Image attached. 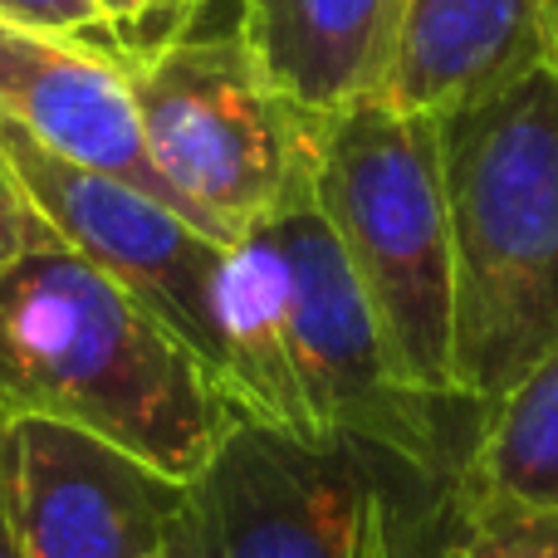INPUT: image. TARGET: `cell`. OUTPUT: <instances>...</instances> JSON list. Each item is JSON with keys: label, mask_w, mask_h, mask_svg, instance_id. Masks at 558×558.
Instances as JSON below:
<instances>
[{"label": "cell", "mask_w": 558, "mask_h": 558, "mask_svg": "<svg viewBox=\"0 0 558 558\" xmlns=\"http://www.w3.org/2000/svg\"><path fill=\"white\" fill-rule=\"evenodd\" d=\"M0 416L78 426L182 485L245 422L221 377L69 245L0 270Z\"/></svg>", "instance_id": "6da1fadb"}, {"label": "cell", "mask_w": 558, "mask_h": 558, "mask_svg": "<svg viewBox=\"0 0 558 558\" xmlns=\"http://www.w3.org/2000/svg\"><path fill=\"white\" fill-rule=\"evenodd\" d=\"M456 397L500 402L558 343V64L436 123Z\"/></svg>", "instance_id": "7a4b0ae2"}, {"label": "cell", "mask_w": 558, "mask_h": 558, "mask_svg": "<svg viewBox=\"0 0 558 558\" xmlns=\"http://www.w3.org/2000/svg\"><path fill=\"white\" fill-rule=\"evenodd\" d=\"M314 206L343 245L383 328L392 373L412 392L456 397V279L436 123L367 94L324 113Z\"/></svg>", "instance_id": "3957f363"}, {"label": "cell", "mask_w": 558, "mask_h": 558, "mask_svg": "<svg viewBox=\"0 0 558 558\" xmlns=\"http://www.w3.org/2000/svg\"><path fill=\"white\" fill-rule=\"evenodd\" d=\"M143 143L182 216L216 245L314 202L318 123L270 78L241 20L162 49H118Z\"/></svg>", "instance_id": "277c9868"}, {"label": "cell", "mask_w": 558, "mask_h": 558, "mask_svg": "<svg viewBox=\"0 0 558 558\" xmlns=\"http://www.w3.org/2000/svg\"><path fill=\"white\" fill-rule=\"evenodd\" d=\"M275 235L289 270V348L304 392V412L318 441H353L412 475H441L456 485L451 416L481 402L412 392L392 373L383 328H377L343 245L328 231L314 202L260 221Z\"/></svg>", "instance_id": "5b68a950"}, {"label": "cell", "mask_w": 558, "mask_h": 558, "mask_svg": "<svg viewBox=\"0 0 558 558\" xmlns=\"http://www.w3.org/2000/svg\"><path fill=\"white\" fill-rule=\"evenodd\" d=\"M407 465L353 441H304L235 422L186 505L162 558H353L363 514Z\"/></svg>", "instance_id": "8992f818"}, {"label": "cell", "mask_w": 558, "mask_h": 558, "mask_svg": "<svg viewBox=\"0 0 558 558\" xmlns=\"http://www.w3.org/2000/svg\"><path fill=\"white\" fill-rule=\"evenodd\" d=\"M0 153L15 167L29 206L45 226L128 289L143 308H153L216 377H221V328H216V279L226 245L202 235L172 206L147 192L88 167L59 162L54 153L25 137L0 118Z\"/></svg>", "instance_id": "52a82bcc"}, {"label": "cell", "mask_w": 558, "mask_h": 558, "mask_svg": "<svg viewBox=\"0 0 558 558\" xmlns=\"http://www.w3.org/2000/svg\"><path fill=\"white\" fill-rule=\"evenodd\" d=\"M0 505L20 558H162L186 485L45 416H0Z\"/></svg>", "instance_id": "ba28073f"}, {"label": "cell", "mask_w": 558, "mask_h": 558, "mask_svg": "<svg viewBox=\"0 0 558 558\" xmlns=\"http://www.w3.org/2000/svg\"><path fill=\"white\" fill-rule=\"evenodd\" d=\"M0 118L35 137L59 162L118 177L182 216L172 186L162 182L143 143L118 49L35 35L0 20Z\"/></svg>", "instance_id": "9c48e42d"}, {"label": "cell", "mask_w": 558, "mask_h": 558, "mask_svg": "<svg viewBox=\"0 0 558 558\" xmlns=\"http://www.w3.org/2000/svg\"><path fill=\"white\" fill-rule=\"evenodd\" d=\"M558 64V0H407L377 98L441 118Z\"/></svg>", "instance_id": "30bf717a"}, {"label": "cell", "mask_w": 558, "mask_h": 558, "mask_svg": "<svg viewBox=\"0 0 558 558\" xmlns=\"http://www.w3.org/2000/svg\"><path fill=\"white\" fill-rule=\"evenodd\" d=\"M270 78L308 113L377 94L392 54V0H241L235 10Z\"/></svg>", "instance_id": "8fae6325"}, {"label": "cell", "mask_w": 558, "mask_h": 558, "mask_svg": "<svg viewBox=\"0 0 558 558\" xmlns=\"http://www.w3.org/2000/svg\"><path fill=\"white\" fill-rule=\"evenodd\" d=\"M216 328L221 383L245 422L318 441L289 348V270L265 226H251L235 245H226L216 279Z\"/></svg>", "instance_id": "7c38bea8"}, {"label": "cell", "mask_w": 558, "mask_h": 558, "mask_svg": "<svg viewBox=\"0 0 558 558\" xmlns=\"http://www.w3.org/2000/svg\"><path fill=\"white\" fill-rule=\"evenodd\" d=\"M451 500L461 514H558V343L481 412Z\"/></svg>", "instance_id": "4fadbf2b"}, {"label": "cell", "mask_w": 558, "mask_h": 558, "mask_svg": "<svg viewBox=\"0 0 558 558\" xmlns=\"http://www.w3.org/2000/svg\"><path fill=\"white\" fill-rule=\"evenodd\" d=\"M432 558H558V514H461Z\"/></svg>", "instance_id": "5bb4252c"}, {"label": "cell", "mask_w": 558, "mask_h": 558, "mask_svg": "<svg viewBox=\"0 0 558 558\" xmlns=\"http://www.w3.org/2000/svg\"><path fill=\"white\" fill-rule=\"evenodd\" d=\"M0 20L35 35H64L78 45H98V49H118L113 25L104 20L98 0H0Z\"/></svg>", "instance_id": "9a60e30c"}, {"label": "cell", "mask_w": 558, "mask_h": 558, "mask_svg": "<svg viewBox=\"0 0 558 558\" xmlns=\"http://www.w3.org/2000/svg\"><path fill=\"white\" fill-rule=\"evenodd\" d=\"M45 245H59V235L49 231L45 216L29 206L15 167H10L5 153H0V270L25 260L29 251H45Z\"/></svg>", "instance_id": "2e32d148"}, {"label": "cell", "mask_w": 558, "mask_h": 558, "mask_svg": "<svg viewBox=\"0 0 558 558\" xmlns=\"http://www.w3.org/2000/svg\"><path fill=\"white\" fill-rule=\"evenodd\" d=\"M206 10H211V0H147L143 25L133 29V39L123 49H162L172 39H186L202 25Z\"/></svg>", "instance_id": "e0dca14e"}, {"label": "cell", "mask_w": 558, "mask_h": 558, "mask_svg": "<svg viewBox=\"0 0 558 558\" xmlns=\"http://www.w3.org/2000/svg\"><path fill=\"white\" fill-rule=\"evenodd\" d=\"M353 558H397V520H392V495H377L363 514Z\"/></svg>", "instance_id": "ac0fdd59"}, {"label": "cell", "mask_w": 558, "mask_h": 558, "mask_svg": "<svg viewBox=\"0 0 558 558\" xmlns=\"http://www.w3.org/2000/svg\"><path fill=\"white\" fill-rule=\"evenodd\" d=\"M98 10H104V20L113 25V35H118V49L133 39V29L143 25V15H147V0H98Z\"/></svg>", "instance_id": "d6986e66"}, {"label": "cell", "mask_w": 558, "mask_h": 558, "mask_svg": "<svg viewBox=\"0 0 558 558\" xmlns=\"http://www.w3.org/2000/svg\"><path fill=\"white\" fill-rule=\"evenodd\" d=\"M0 558H20L15 534H10V520H5V505H0Z\"/></svg>", "instance_id": "ffe728a7"}, {"label": "cell", "mask_w": 558, "mask_h": 558, "mask_svg": "<svg viewBox=\"0 0 558 558\" xmlns=\"http://www.w3.org/2000/svg\"><path fill=\"white\" fill-rule=\"evenodd\" d=\"M402 5L407 0H392V35H397V15H402Z\"/></svg>", "instance_id": "44dd1931"}]
</instances>
